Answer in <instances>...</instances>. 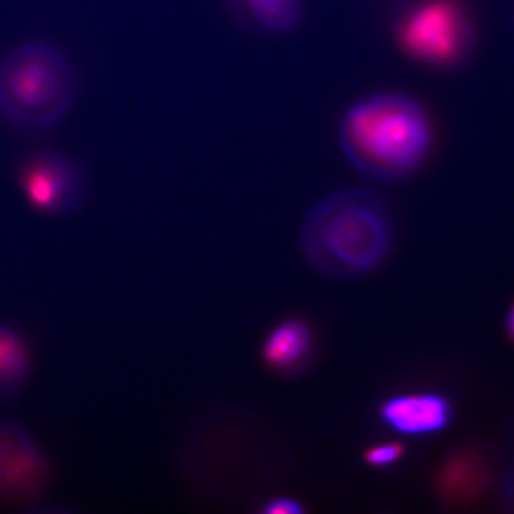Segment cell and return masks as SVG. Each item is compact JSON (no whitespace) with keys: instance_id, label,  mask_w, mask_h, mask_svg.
Wrapping results in <instances>:
<instances>
[{"instance_id":"obj_1","label":"cell","mask_w":514,"mask_h":514,"mask_svg":"<svg viewBox=\"0 0 514 514\" xmlns=\"http://www.w3.org/2000/svg\"><path fill=\"white\" fill-rule=\"evenodd\" d=\"M305 259L324 274L357 277L383 262L392 247L389 207L374 193L344 188L318 201L300 229Z\"/></svg>"},{"instance_id":"obj_2","label":"cell","mask_w":514,"mask_h":514,"mask_svg":"<svg viewBox=\"0 0 514 514\" xmlns=\"http://www.w3.org/2000/svg\"><path fill=\"white\" fill-rule=\"evenodd\" d=\"M338 141L343 155L361 173L399 179L426 161L434 125L411 96L382 92L360 99L343 115Z\"/></svg>"},{"instance_id":"obj_3","label":"cell","mask_w":514,"mask_h":514,"mask_svg":"<svg viewBox=\"0 0 514 514\" xmlns=\"http://www.w3.org/2000/svg\"><path fill=\"white\" fill-rule=\"evenodd\" d=\"M76 91L72 65L50 44H23L0 62V114L22 132L53 129L69 114Z\"/></svg>"},{"instance_id":"obj_4","label":"cell","mask_w":514,"mask_h":514,"mask_svg":"<svg viewBox=\"0 0 514 514\" xmlns=\"http://www.w3.org/2000/svg\"><path fill=\"white\" fill-rule=\"evenodd\" d=\"M398 39L409 57L445 67L464 57L472 41V27L456 0H422L402 16Z\"/></svg>"},{"instance_id":"obj_5","label":"cell","mask_w":514,"mask_h":514,"mask_svg":"<svg viewBox=\"0 0 514 514\" xmlns=\"http://www.w3.org/2000/svg\"><path fill=\"white\" fill-rule=\"evenodd\" d=\"M18 184L30 207L48 215H66L83 203L87 179L83 167L55 152H40L21 162Z\"/></svg>"},{"instance_id":"obj_6","label":"cell","mask_w":514,"mask_h":514,"mask_svg":"<svg viewBox=\"0 0 514 514\" xmlns=\"http://www.w3.org/2000/svg\"><path fill=\"white\" fill-rule=\"evenodd\" d=\"M50 468L29 432L0 423V506L30 504L50 485Z\"/></svg>"},{"instance_id":"obj_7","label":"cell","mask_w":514,"mask_h":514,"mask_svg":"<svg viewBox=\"0 0 514 514\" xmlns=\"http://www.w3.org/2000/svg\"><path fill=\"white\" fill-rule=\"evenodd\" d=\"M381 418L401 435H431L448 427L452 406L439 394H405L390 398L382 405Z\"/></svg>"},{"instance_id":"obj_8","label":"cell","mask_w":514,"mask_h":514,"mask_svg":"<svg viewBox=\"0 0 514 514\" xmlns=\"http://www.w3.org/2000/svg\"><path fill=\"white\" fill-rule=\"evenodd\" d=\"M310 327L298 319H287L275 326L263 344L268 366L278 372H290L303 363L312 349Z\"/></svg>"},{"instance_id":"obj_9","label":"cell","mask_w":514,"mask_h":514,"mask_svg":"<svg viewBox=\"0 0 514 514\" xmlns=\"http://www.w3.org/2000/svg\"><path fill=\"white\" fill-rule=\"evenodd\" d=\"M29 371V353L20 335L0 326V398L21 389Z\"/></svg>"},{"instance_id":"obj_10","label":"cell","mask_w":514,"mask_h":514,"mask_svg":"<svg viewBox=\"0 0 514 514\" xmlns=\"http://www.w3.org/2000/svg\"><path fill=\"white\" fill-rule=\"evenodd\" d=\"M249 20L268 32L286 33L301 18L299 0H240Z\"/></svg>"},{"instance_id":"obj_11","label":"cell","mask_w":514,"mask_h":514,"mask_svg":"<svg viewBox=\"0 0 514 514\" xmlns=\"http://www.w3.org/2000/svg\"><path fill=\"white\" fill-rule=\"evenodd\" d=\"M401 456V446L394 445V443H387L374 446L367 453L366 458L372 465L375 467H386L399 460Z\"/></svg>"},{"instance_id":"obj_12","label":"cell","mask_w":514,"mask_h":514,"mask_svg":"<svg viewBox=\"0 0 514 514\" xmlns=\"http://www.w3.org/2000/svg\"><path fill=\"white\" fill-rule=\"evenodd\" d=\"M262 512L266 514H300L304 512L303 505L292 498H274L263 505Z\"/></svg>"},{"instance_id":"obj_13","label":"cell","mask_w":514,"mask_h":514,"mask_svg":"<svg viewBox=\"0 0 514 514\" xmlns=\"http://www.w3.org/2000/svg\"><path fill=\"white\" fill-rule=\"evenodd\" d=\"M506 330H508L509 336L514 341V304L509 308L508 317H506Z\"/></svg>"}]
</instances>
